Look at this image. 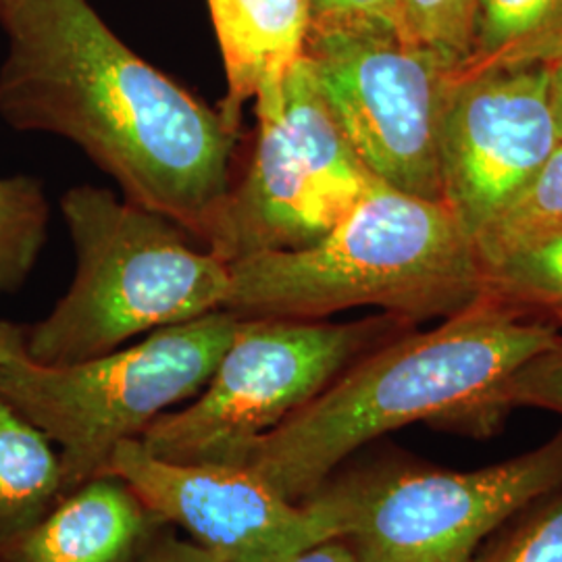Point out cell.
<instances>
[{"label": "cell", "mask_w": 562, "mask_h": 562, "mask_svg": "<svg viewBox=\"0 0 562 562\" xmlns=\"http://www.w3.org/2000/svg\"><path fill=\"white\" fill-rule=\"evenodd\" d=\"M0 23V117L78 144L125 201L206 241L232 181L238 130L142 59L88 0H15Z\"/></svg>", "instance_id": "cell-1"}, {"label": "cell", "mask_w": 562, "mask_h": 562, "mask_svg": "<svg viewBox=\"0 0 562 562\" xmlns=\"http://www.w3.org/2000/svg\"><path fill=\"white\" fill-rule=\"evenodd\" d=\"M561 325L483 296L429 331H404L250 443L238 464L304 503L364 443L411 423L494 427L504 382Z\"/></svg>", "instance_id": "cell-2"}, {"label": "cell", "mask_w": 562, "mask_h": 562, "mask_svg": "<svg viewBox=\"0 0 562 562\" xmlns=\"http://www.w3.org/2000/svg\"><path fill=\"white\" fill-rule=\"evenodd\" d=\"M480 299L482 262L452 211L375 180L322 240L229 262L223 308L240 319H325L378 306L419 323Z\"/></svg>", "instance_id": "cell-3"}, {"label": "cell", "mask_w": 562, "mask_h": 562, "mask_svg": "<svg viewBox=\"0 0 562 562\" xmlns=\"http://www.w3.org/2000/svg\"><path fill=\"white\" fill-rule=\"evenodd\" d=\"M60 211L76 248V276L50 315L25 331L27 359H97L138 334L225 306L229 262L180 223L97 186L71 188Z\"/></svg>", "instance_id": "cell-4"}, {"label": "cell", "mask_w": 562, "mask_h": 562, "mask_svg": "<svg viewBox=\"0 0 562 562\" xmlns=\"http://www.w3.org/2000/svg\"><path fill=\"white\" fill-rule=\"evenodd\" d=\"M240 317L220 308L88 361L0 364V396L59 446L63 498L101 477L113 450L209 383Z\"/></svg>", "instance_id": "cell-5"}, {"label": "cell", "mask_w": 562, "mask_h": 562, "mask_svg": "<svg viewBox=\"0 0 562 562\" xmlns=\"http://www.w3.org/2000/svg\"><path fill=\"white\" fill-rule=\"evenodd\" d=\"M255 113L248 169L204 241L225 262L322 240L378 180L341 132L304 55L262 83Z\"/></svg>", "instance_id": "cell-6"}, {"label": "cell", "mask_w": 562, "mask_h": 562, "mask_svg": "<svg viewBox=\"0 0 562 562\" xmlns=\"http://www.w3.org/2000/svg\"><path fill=\"white\" fill-rule=\"evenodd\" d=\"M415 323L382 313L361 322L240 319L199 398L165 413L140 442L162 461L238 464L244 450L317 398L341 373Z\"/></svg>", "instance_id": "cell-7"}, {"label": "cell", "mask_w": 562, "mask_h": 562, "mask_svg": "<svg viewBox=\"0 0 562 562\" xmlns=\"http://www.w3.org/2000/svg\"><path fill=\"white\" fill-rule=\"evenodd\" d=\"M559 487L562 431L475 471L383 467L327 482L313 496L361 562H473L492 531Z\"/></svg>", "instance_id": "cell-8"}, {"label": "cell", "mask_w": 562, "mask_h": 562, "mask_svg": "<svg viewBox=\"0 0 562 562\" xmlns=\"http://www.w3.org/2000/svg\"><path fill=\"white\" fill-rule=\"evenodd\" d=\"M302 55L369 173L442 201L440 120L454 67L396 34L357 27L308 30Z\"/></svg>", "instance_id": "cell-9"}, {"label": "cell", "mask_w": 562, "mask_h": 562, "mask_svg": "<svg viewBox=\"0 0 562 562\" xmlns=\"http://www.w3.org/2000/svg\"><path fill=\"white\" fill-rule=\"evenodd\" d=\"M102 475L121 480L165 525H180L222 562H278L340 538L317 496L292 503L240 464L162 461L140 440H125Z\"/></svg>", "instance_id": "cell-10"}, {"label": "cell", "mask_w": 562, "mask_h": 562, "mask_svg": "<svg viewBox=\"0 0 562 562\" xmlns=\"http://www.w3.org/2000/svg\"><path fill=\"white\" fill-rule=\"evenodd\" d=\"M548 65L450 80L440 120L442 202L473 238L559 146Z\"/></svg>", "instance_id": "cell-11"}, {"label": "cell", "mask_w": 562, "mask_h": 562, "mask_svg": "<svg viewBox=\"0 0 562 562\" xmlns=\"http://www.w3.org/2000/svg\"><path fill=\"white\" fill-rule=\"evenodd\" d=\"M165 527L125 483L101 475L0 543V562H136Z\"/></svg>", "instance_id": "cell-12"}, {"label": "cell", "mask_w": 562, "mask_h": 562, "mask_svg": "<svg viewBox=\"0 0 562 562\" xmlns=\"http://www.w3.org/2000/svg\"><path fill=\"white\" fill-rule=\"evenodd\" d=\"M209 11L227 80L220 111L240 132L241 106L301 59L308 0H209Z\"/></svg>", "instance_id": "cell-13"}, {"label": "cell", "mask_w": 562, "mask_h": 562, "mask_svg": "<svg viewBox=\"0 0 562 562\" xmlns=\"http://www.w3.org/2000/svg\"><path fill=\"white\" fill-rule=\"evenodd\" d=\"M562 57V0H475L473 46L450 80Z\"/></svg>", "instance_id": "cell-14"}, {"label": "cell", "mask_w": 562, "mask_h": 562, "mask_svg": "<svg viewBox=\"0 0 562 562\" xmlns=\"http://www.w3.org/2000/svg\"><path fill=\"white\" fill-rule=\"evenodd\" d=\"M60 498L59 452L0 396V543L41 521Z\"/></svg>", "instance_id": "cell-15"}, {"label": "cell", "mask_w": 562, "mask_h": 562, "mask_svg": "<svg viewBox=\"0 0 562 562\" xmlns=\"http://www.w3.org/2000/svg\"><path fill=\"white\" fill-rule=\"evenodd\" d=\"M562 234V142L503 211L473 236L483 267Z\"/></svg>", "instance_id": "cell-16"}, {"label": "cell", "mask_w": 562, "mask_h": 562, "mask_svg": "<svg viewBox=\"0 0 562 562\" xmlns=\"http://www.w3.org/2000/svg\"><path fill=\"white\" fill-rule=\"evenodd\" d=\"M483 296L562 325V234L483 267Z\"/></svg>", "instance_id": "cell-17"}, {"label": "cell", "mask_w": 562, "mask_h": 562, "mask_svg": "<svg viewBox=\"0 0 562 562\" xmlns=\"http://www.w3.org/2000/svg\"><path fill=\"white\" fill-rule=\"evenodd\" d=\"M50 206L41 180L0 178V294L20 290L41 259Z\"/></svg>", "instance_id": "cell-18"}, {"label": "cell", "mask_w": 562, "mask_h": 562, "mask_svg": "<svg viewBox=\"0 0 562 562\" xmlns=\"http://www.w3.org/2000/svg\"><path fill=\"white\" fill-rule=\"evenodd\" d=\"M402 41L425 46L454 69L471 55L475 0H396Z\"/></svg>", "instance_id": "cell-19"}, {"label": "cell", "mask_w": 562, "mask_h": 562, "mask_svg": "<svg viewBox=\"0 0 562 562\" xmlns=\"http://www.w3.org/2000/svg\"><path fill=\"white\" fill-rule=\"evenodd\" d=\"M475 562H562V487Z\"/></svg>", "instance_id": "cell-20"}, {"label": "cell", "mask_w": 562, "mask_h": 562, "mask_svg": "<svg viewBox=\"0 0 562 562\" xmlns=\"http://www.w3.org/2000/svg\"><path fill=\"white\" fill-rule=\"evenodd\" d=\"M515 406H536L562 415V331L504 382L498 408L504 415Z\"/></svg>", "instance_id": "cell-21"}, {"label": "cell", "mask_w": 562, "mask_h": 562, "mask_svg": "<svg viewBox=\"0 0 562 562\" xmlns=\"http://www.w3.org/2000/svg\"><path fill=\"white\" fill-rule=\"evenodd\" d=\"M308 30L357 27L402 38L396 0H308Z\"/></svg>", "instance_id": "cell-22"}, {"label": "cell", "mask_w": 562, "mask_h": 562, "mask_svg": "<svg viewBox=\"0 0 562 562\" xmlns=\"http://www.w3.org/2000/svg\"><path fill=\"white\" fill-rule=\"evenodd\" d=\"M136 562H222L199 543L181 542L169 533H159Z\"/></svg>", "instance_id": "cell-23"}, {"label": "cell", "mask_w": 562, "mask_h": 562, "mask_svg": "<svg viewBox=\"0 0 562 562\" xmlns=\"http://www.w3.org/2000/svg\"><path fill=\"white\" fill-rule=\"evenodd\" d=\"M278 562H361L355 548L344 538H329L325 542L308 546L301 552Z\"/></svg>", "instance_id": "cell-24"}, {"label": "cell", "mask_w": 562, "mask_h": 562, "mask_svg": "<svg viewBox=\"0 0 562 562\" xmlns=\"http://www.w3.org/2000/svg\"><path fill=\"white\" fill-rule=\"evenodd\" d=\"M25 327L0 323V364L25 355Z\"/></svg>", "instance_id": "cell-25"}, {"label": "cell", "mask_w": 562, "mask_h": 562, "mask_svg": "<svg viewBox=\"0 0 562 562\" xmlns=\"http://www.w3.org/2000/svg\"><path fill=\"white\" fill-rule=\"evenodd\" d=\"M548 99L557 123V134L562 142V57L548 65Z\"/></svg>", "instance_id": "cell-26"}, {"label": "cell", "mask_w": 562, "mask_h": 562, "mask_svg": "<svg viewBox=\"0 0 562 562\" xmlns=\"http://www.w3.org/2000/svg\"><path fill=\"white\" fill-rule=\"evenodd\" d=\"M13 2H15V0H0V15H2V13H4Z\"/></svg>", "instance_id": "cell-27"}]
</instances>
